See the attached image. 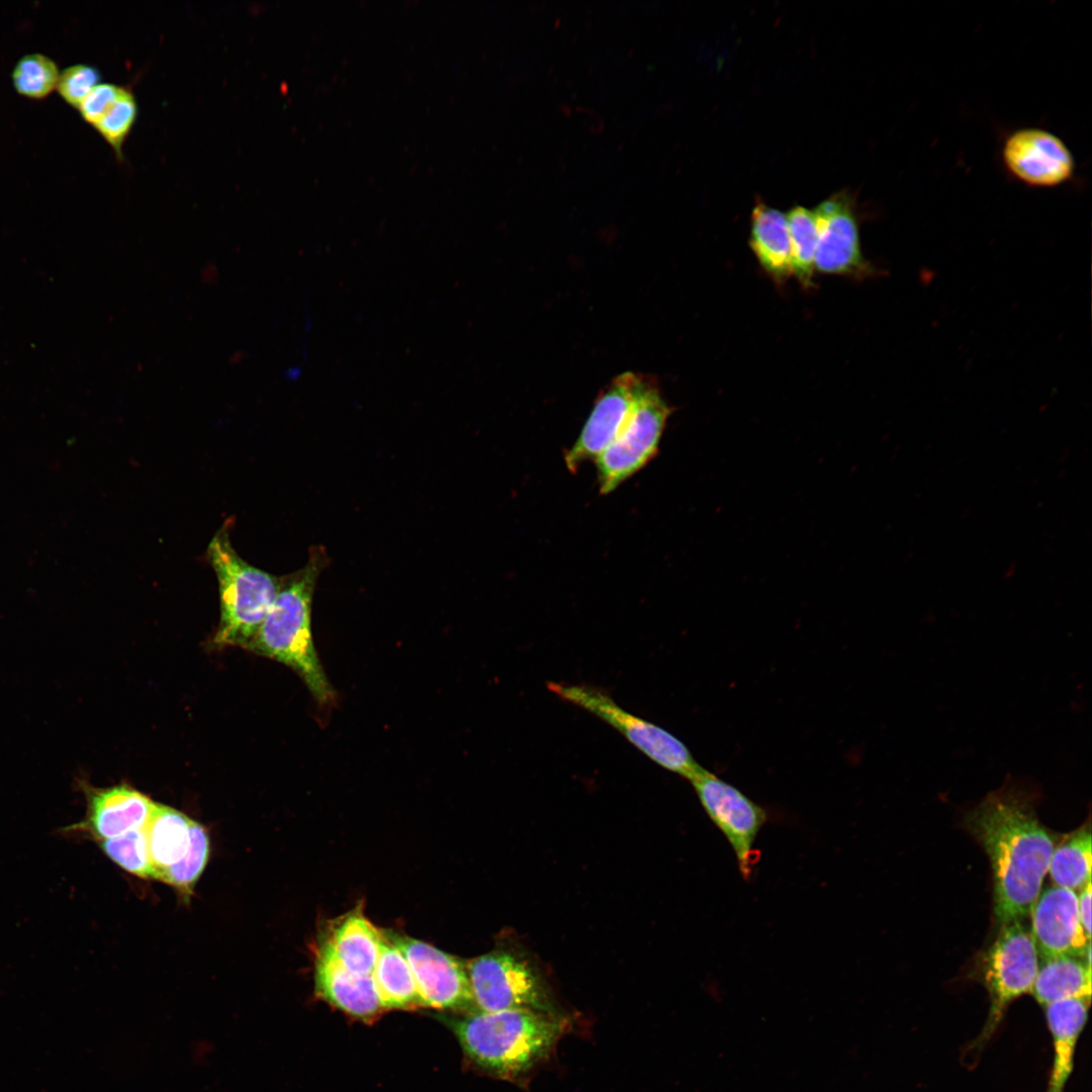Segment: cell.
Wrapping results in <instances>:
<instances>
[{"label":"cell","instance_id":"17","mask_svg":"<svg viewBox=\"0 0 1092 1092\" xmlns=\"http://www.w3.org/2000/svg\"><path fill=\"white\" fill-rule=\"evenodd\" d=\"M382 931L364 915L362 907L332 921L317 946L329 951L349 972L359 976L373 974Z\"/></svg>","mask_w":1092,"mask_h":1092},{"label":"cell","instance_id":"29","mask_svg":"<svg viewBox=\"0 0 1092 1092\" xmlns=\"http://www.w3.org/2000/svg\"><path fill=\"white\" fill-rule=\"evenodd\" d=\"M100 81L101 74L96 67L77 64L60 73L56 89L66 103L79 108L84 98Z\"/></svg>","mask_w":1092,"mask_h":1092},{"label":"cell","instance_id":"28","mask_svg":"<svg viewBox=\"0 0 1092 1092\" xmlns=\"http://www.w3.org/2000/svg\"><path fill=\"white\" fill-rule=\"evenodd\" d=\"M138 114L139 106L133 92L130 88L121 86L113 105L93 126L111 147L119 161L123 159L122 148L136 121Z\"/></svg>","mask_w":1092,"mask_h":1092},{"label":"cell","instance_id":"5","mask_svg":"<svg viewBox=\"0 0 1092 1092\" xmlns=\"http://www.w3.org/2000/svg\"><path fill=\"white\" fill-rule=\"evenodd\" d=\"M1038 959L1030 931L1022 921L1001 925L982 962V981L990 1007L985 1024L969 1048L970 1053L980 1052L988 1043L1011 1002L1031 992Z\"/></svg>","mask_w":1092,"mask_h":1092},{"label":"cell","instance_id":"24","mask_svg":"<svg viewBox=\"0 0 1092 1092\" xmlns=\"http://www.w3.org/2000/svg\"><path fill=\"white\" fill-rule=\"evenodd\" d=\"M787 216L793 275L805 288L813 285L818 245L815 213L803 206L792 208Z\"/></svg>","mask_w":1092,"mask_h":1092},{"label":"cell","instance_id":"13","mask_svg":"<svg viewBox=\"0 0 1092 1092\" xmlns=\"http://www.w3.org/2000/svg\"><path fill=\"white\" fill-rule=\"evenodd\" d=\"M647 378L625 372L618 375L597 398L576 441L566 451L567 469L574 472L595 461L615 440L628 421Z\"/></svg>","mask_w":1092,"mask_h":1092},{"label":"cell","instance_id":"26","mask_svg":"<svg viewBox=\"0 0 1092 1092\" xmlns=\"http://www.w3.org/2000/svg\"><path fill=\"white\" fill-rule=\"evenodd\" d=\"M100 848L115 864L142 879L157 880L144 828L99 842Z\"/></svg>","mask_w":1092,"mask_h":1092},{"label":"cell","instance_id":"30","mask_svg":"<svg viewBox=\"0 0 1092 1092\" xmlns=\"http://www.w3.org/2000/svg\"><path fill=\"white\" fill-rule=\"evenodd\" d=\"M120 88L112 83L96 85L78 108L81 117L92 126L97 124L115 102Z\"/></svg>","mask_w":1092,"mask_h":1092},{"label":"cell","instance_id":"15","mask_svg":"<svg viewBox=\"0 0 1092 1092\" xmlns=\"http://www.w3.org/2000/svg\"><path fill=\"white\" fill-rule=\"evenodd\" d=\"M1030 914V934L1039 959L1070 956L1084 962L1090 938L1080 921L1075 891L1058 886L1046 889Z\"/></svg>","mask_w":1092,"mask_h":1092},{"label":"cell","instance_id":"20","mask_svg":"<svg viewBox=\"0 0 1092 1092\" xmlns=\"http://www.w3.org/2000/svg\"><path fill=\"white\" fill-rule=\"evenodd\" d=\"M191 823L192 819L184 813L155 802L144 831L157 881L164 870L178 862L187 852Z\"/></svg>","mask_w":1092,"mask_h":1092},{"label":"cell","instance_id":"3","mask_svg":"<svg viewBox=\"0 0 1092 1092\" xmlns=\"http://www.w3.org/2000/svg\"><path fill=\"white\" fill-rule=\"evenodd\" d=\"M467 1056L502 1077H516L536 1065L561 1033L551 1013L532 1009L480 1011L453 1023Z\"/></svg>","mask_w":1092,"mask_h":1092},{"label":"cell","instance_id":"6","mask_svg":"<svg viewBox=\"0 0 1092 1092\" xmlns=\"http://www.w3.org/2000/svg\"><path fill=\"white\" fill-rule=\"evenodd\" d=\"M548 689L566 703L585 710L616 730L661 767L687 780L702 768L685 743L662 727L620 707L606 691L589 686L549 682Z\"/></svg>","mask_w":1092,"mask_h":1092},{"label":"cell","instance_id":"16","mask_svg":"<svg viewBox=\"0 0 1092 1092\" xmlns=\"http://www.w3.org/2000/svg\"><path fill=\"white\" fill-rule=\"evenodd\" d=\"M314 982L318 996L352 1016L370 1019L383 1009L373 976L349 972L321 946L315 950Z\"/></svg>","mask_w":1092,"mask_h":1092},{"label":"cell","instance_id":"18","mask_svg":"<svg viewBox=\"0 0 1092 1092\" xmlns=\"http://www.w3.org/2000/svg\"><path fill=\"white\" fill-rule=\"evenodd\" d=\"M1091 999L1071 998L1044 1007L1053 1041V1064L1045 1092H1064L1072 1075L1076 1048L1086 1025Z\"/></svg>","mask_w":1092,"mask_h":1092},{"label":"cell","instance_id":"31","mask_svg":"<svg viewBox=\"0 0 1092 1092\" xmlns=\"http://www.w3.org/2000/svg\"><path fill=\"white\" fill-rule=\"evenodd\" d=\"M1091 881L1088 882L1078 896V910L1080 921L1085 934L1091 938Z\"/></svg>","mask_w":1092,"mask_h":1092},{"label":"cell","instance_id":"12","mask_svg":"<svg viewBox=\"0 0 1092 1092\" xmlns=\"http://www.w3.org/2000/svg\"><path fill=\"white\" fill-rule=\"evenodd\" d=\"M1001 158L1012 178L1034 188L1066 184L1076 170L1068 145L1056 133L1039 127L1012 131L1003 142Z\"/></svg>","mask_w":1092,"mask_h":1092},{"label":"cell","instance_id":"9","mask_svg":"<svg viewBox=\"0 0 1092 1092\" xmlns=\"http://www.w3.org/2000/svg\"><path fill=\"white\" fill-rule=\"evenodd\" d=\"M690 782L706 814L731 845L741 875L748 879L757 860L754 843L767 819L765 810L704 767Z\"/></svg>","mask_w":1092,"mask_h":1092},{"label":"cell","instance_id":"23","mask_svg":"<svg viewBox=\"0 0 1092 1092\" xmlns=\"http://www.w3.org/2000/svg\"><path fill=\"white\" fill-rule=\"evenodd\" d=\"M1049 873L1055 886L1082 889L1091 881V832L1089 822L1058 847L1051 857Z\"/></svg>","mask_w":1092,"mask_h":1092},{"label":"cell","instance_id":"19","mask_svg":"<svg viewBox=\"0 0 1092 1092\" xmlns=\"http://www.w3.org/2000/svg\"><path fill=\"white\" fill-rule=\"evenodd\" d=\"M749 245L759 266L778 284L793 275L787 216L757 202L752 209Z\"/></svg>","mask_w":1092,"mask_h":1092},{"label":"cell","instance_id":"2","mask_svg":"<svg viewBox=\"0 0 1092 1092\" xmlns=\"http://www.w3.org/2000/svg\"><path fill=\"white\" fill-rule=\"evenodd\" d=\"M328 562L324 546L314 545L301 568L280 576L274 602L247 647L295 671L322 706L333 704L336 693L313 643L311 606L317 579Z\"/></svg>","mask_w":1092,"mask_h":1092},{"label":"cell","instance_id":"11","mask_svg":"<svg viewBox=\"0 0 1092 1092\" xmlns=\"http://www.w3.org/2000/svg\"><path fill=\"white\" fill-rule=\"evenodd\" d=\"M382 932L406 959L422 1006L459 1009L474 1003L467 967L458 959L424 941Z\"/></svg>","mask_w":1092,"mask_h":1092},{"label":"cell","instance_id":"10","mask_svg":"<svg viewBox=\"0 0 1092 1092\" xmlns=\"http://www.w3.org/2000/svg\"><path fill=\"white\" fill-rule=\"evenodd\" d=\"M814 213L818 228L816 270L855 280L881 274L862 254L854 200L849 193L832 195L820 203Z\"/></svg>","mask_w":1092,"mask_h":1092},{"label":"cell","instance_id":"4","mask_svg":"<svg viewBox=\"0 0 1092 1092\" xmlns=\"http://www.w3.org/2000/svg\"><path fill=\"white\" fill-rule=\"evenodd\" d=\"M232 526V519L225 520L206 549L219 594L220 616L213 643L247 649L274 602L280 576L239 555L231 540Z\"/></svg>","mask_w":1092,"mask_h":1092},{"label":"cell","instance_id":"8","mask_svg":"<svg viewBox=\"0 0 1092 1092\" xmlns=\"http://www.w3.org/2000/svg\"><path fill=\"white\" fill-rule=\"evenodd\" d=\"M466 967L473 1000L480 1011L532 1009L551 1013L541 980L517 954L494 950L473 959Z\"/></svg>","mask_w":1092,"mask_h":1092},{"label":"cell","instance_id":"1","mask_svg":"<svg viewBox=\"0 0 1092 1092\" xmlns=\"http://www.w3.org/2000/svg\"><path fill=\"white\" fill-rule=\"evenodd\" d=\"M1036 793L1013 779L965 816V826L990 860L994 914L1000 925L1022 921L1040 894L1056 847L1035 810Z\"/></svg>","mask_w":1092,"mask_h":1092},{"label":"cell","instance_id":"14","mask_svg":"<svg viewBox=\"0 0 1092 1092\" xmlns=\"http://www.w3.org/2000/svg\"><path fill=\"white\" fill-rule=\"evenodd\" d=\"M79 787L85 796L86 814L64 832L88 834L98 842L144 828L155 804L126 784L95 788L80 780Z\"/></svg>","mask_w":1092,"mask_h":1092},{"label":"cell","instance_id":"25","mask_svg":"<svg viewBox=\"0 0 1092 1092\" xmlns=\"http://www.w3.org/2000/svg\"><path fill=\"white\" fill-rule=\"evenodd\" d=\"M209 842L206 828L192 820L187 852L178 862L164 870L159 881L172 886L183 897L188 898L207 864Z\"/></svg>","mask_w":1092,"mask_h":1092},{"label":"cell","instance_id":"21","mask_svg":"<svg viewBox=\"0 0 1092 1092\" xmlns=\"http://www.w3.org/2000/svg\"><path fill=\"white\" fill-rule=\"evenodd\" d=\"M1031 989L1042 1006L1071 998L1091 999V967L1081 959L1060 956L1039 959Z\"/></svg>","mask_w":1092,"mask_h":1092},{"label":"cell","instance_id":"7","mask_svg":"<svg viewBox=\"0 0 1092 1092\" xmlns=\"http://www.w3.org/2000/svg\"><path fill=\"white\" fill-rule=\"evenodd\" d=\"M671 414L655 381L647 379L625 426L595 460L601 493H611L654 458Z\"/></svg>","mask_w":1092,"mask_h":1092},{"label":"cell","instance_id":"22","mask_svg":"<svg viewBox=\"0 0 1092 1092\" xmlns=\"http://www.w3.org/2000/svg\"><path fill=\"white\" fill-rule=\"evenodd\" d=\"M372 976L383 1008L421 1005L415 978L406 959L383 932Z\"/></svg>","mask_w":1092,"mask_h":1092},{"label":"cell","instance_id":"27","mask_svg":"<svg viewBox=\"0 0 1092 1092\" xmlns=\"http://www.w3.org/2000/svg\"><path fill=\"white\" fill-rule=\"evenodd\" d=\"M59 70L56 63L41 54L23 56L15 65L12 81L15 90L31 99H42L57 88Z\"/></svg>","mask_w":1092,"mask_h":1092}]
</instances>
